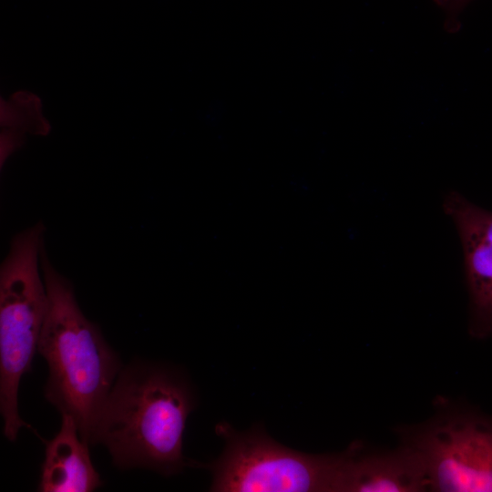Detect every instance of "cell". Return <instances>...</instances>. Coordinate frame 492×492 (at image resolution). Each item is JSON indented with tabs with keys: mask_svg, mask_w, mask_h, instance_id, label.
Instances as JSON below:
<instances>
[{
	"mask_svg": "<svg viewBox=\"0 0 492 492\" xmlns=\"http://www.w3.org/2000/svg\"><path fill=\"white\" fill-rule=\"evenodd\" d=\"M193 388L179 370L138 362L119 372L96 422L91 445L101 444L121 469L163 476L190 466L183 433L195 408Z\"/></svg>",
	"mask_w": 492,
	"mask_h": 492,
	"instance_id": "6da1fadb",
	"label": "cell"
},
{
	"mask_svg": "<svg viewBox=\"0 0 492 492\" xmlns=\"http://www.w3.org/2000/svg\"><path fill=\"white\" fill-rule=\"evenodd\" d=\"M40 264L48 300L37 345L48 366L45 395L61 415L74 418L80 437L91 445L121 363L82 313L71 282L50 262L45 247Z\"/></svg>",
	"mask_w": 492,
	"mask_h": 492,
	"instance_id": "7a4b0ae2",
	"label": "cell"
},
{
	"mask_svg": "<svg viewBox=\"0 0 492 492\" xmlns=\"http://www.w3.org/2000/svg\"><path fill=\"white\" fill-rule=\"evenodd\" d=\"M346 454L342 492L428 490L419 456L405 445L391 452H368L363 443L354 441Z\"/></svg>",
	"mask_w": 492,
	"mask_h": 492,
	"instance_id": "52a82bcc",
	"label": "cell"
},
{
	"mask_svg": "<svg viewBox=\"0 0 492 492\" xmlns=\"http://www.w3.org/2000/svg\"><path fill=\"white\" fill-rule=\"evenodd\" d=\"M443 209L453 220L462 246L471 333L492 336V211L457 191L446 195Z\"/></svg>",
	"mask_w": 492,
	"mask_h": 492,
	"instance_id": "8992f818",
	"label": "cell"
},
{
	"mask_svg": "<svg viewBox=\"0 0 492 492\" xmlns=\"http://www.w3.org/2000/svg\"><path fill=\"white\" fill-rule=\"evenodd\" d=\"M57 434L45 441V460L38 490L41 492H91L102 485L74 418L63 414Z\"/></svg>",
	"mask_w": 492,
	"mask_h": 492,
	"instance_id": "ba28073f",
	"label": "cell"
},
{
	"mask_svg": "<svg viewBox=\"0 0 492 492\" xmlns=\"http://www.w3.org/2000/svg\"><path fill=\"white\" fill-rule=\"evenodd\" d=\"M404 432L429 491L492 492V417L450 406Z\"/></svg>",
	"mask_w": 492,
	"mask_h": 492,
	"instance_id": "5b68a950",
	"label": "cell"
},
{
	"mask_svg": "<svg viewBox=\"0 0 492 492\" xmlns=\"http://www.w3.org/2000/svg\"><path fill=\"white\" fill-rule=\"evenodd\" d=\"M216 434L225 447L214 461H190L207 468L215 492H342L346 451L310 454L292 449L271 437L256 424L245 432L227 422Z\"/></svg>",
	"mask_w": 492,
	"mask_h": 492,
	"instance_id": "277c9868",
	"label": "cell"
},
{
	"mask_svg": "<svg viewBox=\"0 0 492 492\" xmlns=\"http://www.w3.org/2000/svg\"><path fill=\"white\" fill-rule=\"evenodd\" d=\"M469 0H437V2L445 6L450 13H457L460 11Z\"/></svg>",
	"mask_w": 492,
	"mask_h": 492,
	"instance_id": "9c48e42d",
	"label": "cell"
},
{
	"mask_svg": "<svg viewBox=\"0 0 492 492\" xmlns=\"http://www.w3.org/2000/svg\"><path fill=\"white\" fill-rule=\"evenodd\" d=\"M44 235L41 222L16 233L0 267V410L10 441L29 426L19 415L18 388L31 372L47 310L40 264Z\"/></svg>",
	"mask_w": 492,
	"mask_h": 492,
	"instance_id": "3957f363",
	"label": "cell"
}]
</instances>
